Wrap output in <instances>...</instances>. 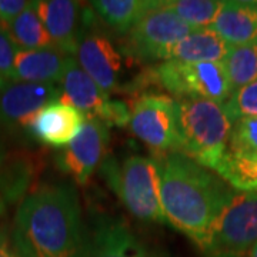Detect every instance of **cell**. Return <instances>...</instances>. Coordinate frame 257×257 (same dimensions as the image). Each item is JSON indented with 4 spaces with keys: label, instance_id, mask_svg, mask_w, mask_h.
Instances as JSON below:
<instances>
[{
    "label": "cell",
    "instance_id": "cell-1",
    "mask_svg": "<svg viewBox=\"0 0 257 257\" xmlns=\"http://www.w3.org/2000/svg\"><path fill=\"white\" fill-rule=\"evenodd\" d=\"M12 240L23 257H89L77 190L53 184L28 194L16 213Z\"/></svg>",
    "mask_w": 257,
    "mask_h": 257
},
{
    "label": "cell",
    "instance_id": "cell-2",
    "mask_svg": "<svg viewBox=\"0 0 257 257\" xmlns=\"http://www.w3.org/2000/svg\"><path fill=\"white\" fill-rule=\"evenodd\" d=\"M156 163L166 221L197 244L234 192L182 152L163 153Z\"/></svg>",
    "mask_w": 257,
    "mask_h": 257
},
{
    "label": "cell",
    "instance_id": "cell-3",
    "mask_svg": "<svg viewBox=\"0 0 257 257\" xmlns=\"http://www.w3.org/2000/svg\"><path fill=\"white\" fill-rule=\"evenodd\" d=\"M180 152L216 170L229 145L233 123L224 106L209 99H175Z\"/></svg>",
    "mask_w": 257,
    "mask_h": 257
},
{
    "label": "cell",
    "instance_id": "cell-4",
    "mask_svg": "<svg viewBox=\"0 0 257 257\" xmlns=\"http://www.w3.org/2000/svg\"><path fill=\"white\" fill-rule=\"evenodd\" d=\"M101 175L135 217L167 223L160 200V179L156 159L128 156L121 162L107 159Z\"/></svg>",
    "mask_w": 257,
    "mask_h": 257
},
{
    "label": "cell",
    "instance_id": "cell-5",
    "mask_svg": "<svg viewBox=\"0 0 257 257\" xmlns=\"http://www.w3.org/2000/svg\"><path fill=\"white\" fill-rule=\"evenodd\" d=\"M257 243V192H234L196 244L203 257H247Z\"/></svg>",
    "mask_w": 257,
    "mask_h": 257
},
{
    "label": "cell",
    "instance_id": "cell-6",
    "mask_svg": "<svg viewBox=\"0 0 257 257\" xmlns=\"http://www.w3.org/2000/svg\"><path fill=\"white\" fill-rule=\"evenodd\" d=\"M147 77L179 99H209L224 104L233 93L221 62L182 63L165 60L153 66Z\"/></svg>",
    "mask_w": 257,
    "mask_h": 257
},
{
    "label": "cell",
    "instance_id": "cell-7",
    "mask_svg": "<svg viewBox=\"0 0 257 257\" xmlns=\"http://www.w3.org/2000/svg\"><path fill=\"white\" fill-rule=\"evenodd\" d=\"M59 101L82 111L86 119L100 120L106 126H124L130 120L127 106L120 100H110L109 94L93 82L73 56L64 72Z\"/></svg>",
    "mask_w": 257,
    "mask_h": 257
},
{
    "label": "cell",
    "instance_id": "cell-8",
    "mask_svg": "<svg viewBox=\"0 0 257 257\" xmlns=\"http://www.w3.org/2000/svg\"><path fill=\"white\" fill-rule=\"evenodd\" d=\"M128 126L132 133L156 153L180 152L176 126L175 99L163 94H145L135 101Z\"/></svg>",
    "mask_w": 257,
    "mask_h": 257
},
{
    "label": "cell",
    "instance_id": "cell-9",
    "mask_svg": "<svg viewBox=\"0 0 257 257\" xmlns=\"http://www.w3.org/2000/svg\"><path fill=\"white\" fill-rule=\"evenodd\" d=\"M193 30L165 6L152 10L127 33V53L143 60H167L169 52Z\"/></svg>",
    "mask_w": 257,
    "mask_h": 257
},
{
    "label": "cell",
    "instance_id": "cell-10",
    "mask_svg": "<svg viewBox=\"0 0 257 257\" xmlns=\"http://www.w3.org/2000/svg\"><path fill=\"white\" fill-rule=\"evenodd\" d=\"M107 145V126L97 119H86L79 135L56 156L57 167L77 184H86L100 165Z\"/></svg>",
    "mask_w": 257,
    "mask_h": 257
},
{
    "label": "cell",
    "instance_id": "cell-11",
    "mask_svg": "<svg viewBox=\"0 0 257 257\" xmlns=\"http://www.w3.org/2000/svg\"><path fill=\"white\" fill-rule=\"evenodd\" d=\"M62 86L12 82L0 87V124L26 127L37 111L60 100Z\"/></svg>",
    "mask_w": 257,
    "mask_h": 257
},
{
    "label": "cell",
    "instance_id": "cell-12",
    "mask_svg": "<svg viewBox=\"0 0 257 257\" xmlns=\"http://www.w3.org/2000/svg\"><path fill=\"white\" fill-rule=\"evenodd\" d=\"M36 9L56 49L74 57L87 22L82 5L72 0H39Z\"/></svg>",
    "mask_w": 257,
    "mask_h": 257
},
{
    "label": "cell",
    "instance_id": "cell-13",
    "mask_svg": "<svg viewBox=\"0 0 257 257\" xmlns=\"http://www.w3.org/2000/svg\"><path fill=\"white\" fill-rule=\"evenodd\" d=\"M77 63L104 93L117 87L121 73V56L109 37L99 33L84 35L77 47Z\"/></svg>",
    "mask_w": 257,
    "mask_h": 257
},
{
    "label": "cell",
    "instance_id": "cell-14",
    "mask_svg": "<svg viewBox=\"0 0 257 257\" xmlns=\"http://www.w3.org/2000/svg\"><path fill=\"white\" fill-rule=\"evenodd\" d=\"M84 120V114L73 106L55 101L37 111L30 120L28 128L42 143L63 147L79 135Z\"/></svg>",
    "mask_w": 257,
    "mask_h": 257
},
{
    "label": "cell",
    "instance_id": "cell-15",
    "mask_svg": "<svg viewBox=\"0 0 257 257\" xmlns=\"http://www.w3.org/2000/svg\"><path fill=\"white\" fill-rule=\"evenodd\" d=\"M89 257H157L152 254L121 219L101 217L89 243Z\"/></svg>",
    "mask_w": 257,
    "mask_h": 257
},
{
    "label": "cell",
    "instance_id": "cell-16",
    "mask_svg": "<svg viewBox=\"0 0 257 257\" xmlns=\"http://www.w3.org/2000/svg\"><path fill=\"white\" fill-rule=\"evenodd\" d=\"M70 56L57 49L19 50L15 57L13 82L62 84Z\"/></svg>",
    "mask_w": 257,
    "mask_h": 257
},
{
    "label": "cell",
    "instance_id": "cell-17",
    "mask_svg": "<svg viewBox=\"0 0 257 257\" xmlns=\"http://www.w3.org/2000/svg\"><path fill=\"white\" fill-rule=\"evenodd\" d=\"M210 29L229 46L257 42V2H224Z\"/></svg>",
    "mask_w": 257,
    "mask_h": 257
},
{
    "label": "cell",
    "instance_id": "cell-18",
    "mask_svg": "<svg viewBox=\"0 0 257 257\" xmlns=\"http://www.w3.org/2000/svg\"><path fill=\"white\" fill-rule=\"evenodd\" d=\"M230 46L210 28L193 29L169 52L167 60L182 63H216L227 55Z\"/></svg>",
    "mask_w": 257,
    "mask_h": 257
},
{
    "label": "cell",
    "instance_id": "cell-19",
    "mask_svg": "<svg viewBox=\"0 0 257 257\" xmlns=\"http://www.w3.org/2000/svg\"><path fill=\"white\" fill-rule=\"evenodd\" d=\"M157 0H97L92 2V9L111 29L126 33L147 13L162 6Z\"/></svg>",
    "mask_w": 257,
    "mask_h": 257
},
{
    "label": "cell",
    "instance_id": "cell-20",
    "mask_svg": "<svg viewBox=\"0 0 257 257\" xmlns=\"http://www.w3.org/2000/svg\"><path fill=\"white\" fill-rule=\"evenodd\" d=\"M5 29L9 32L18 50L56 49L42 19L39 18L36 2H30L28 8Z\"/></svg>",
    "mask_w": 257,
    "mask_h": 257
},
{
    "label": "cell",
    "instance_id": "cell-21",
    "mask_svg": "<svg viewBox=\"0 0 257 257\" xmlns=\"http://www.w3.org/2000/svg\"><path fill=\"white\" fill-rule=\"evenodd\" d=\"M36 163L28 156L18 155L0 163V197L5 203H15L26 193L35 180Z\"/></svg>",
    "mask_w": 257,
    "mask_h": 257
},
{
    "label": "cell",
    "instance_id": "cell-22",
    "mask_svg": "<svg viewBox=\"0 0 257 257\" xmlns=\"http://www.w3.org/2000/svg\"><path fill=\"white\" fill-rule=\"evenodd\" d=\"M221 64L233 92L257 80V42L241 46H230Z\"/></svg>",
    "mask_w": 257,
    "mask_h": 257
},
{
    "label": "cell",
    "instance_id": "cell-23",
    "mask_svg": "<svg viewBox=\"0 0 257 257\" xmlns=\"http://www.w3.org/2000/svg\"><path fill=\"white\" fill-rule=\"evenodd\" d=\"M214 172L239 192H257V157L233 156L226 152Z\"/></svg>",
    "mask_w": 257,
    "mask_h": 257
},
{
    "label": "cell",
    "instance_id": "cell-24",
    "mask_svg": "<svg viewBox=\"0 0 257 257\" xmlns=\"http://www.w3.org/2000/svg\"><path fill=\"white\" fill-rule=\"evenodd\" d=\"M224 2L219 0H172L165 6L193 29L210 28L219 16Z\"/></svg>",
    "mask_w": 257,
    "mask_h": 257
},
{
    "label": "cell",
    "instance_id": "cell-25",
    "mask_svg": "<svg viewBox=\"0 0 257 257\" xmlns=\"http://www.w3.org/2000/svg\"><path fill=\"white\" fill-rule=\"evenodd\" d=\"M226 152L233 156L257 157V117H243L233 123Z\"/></svg>",
    "mask_w": 257,
    "mask_h": 257
},
{
    "label": "cell",
    "instance_id": "cell-26",
    "mask_svg": "<svg viewBox=\"0 0 257 257\" xmlns=\"http://www.w3.org/2000/svg\"><path fill=\"white\" fill-rule=\"evenodd\" d=\"M223 106L231 123L243 117H257V80L234 90Z\"/></svg>",
    "mask_w": 257,
    "mask_h": 257
},
{
    "label": "cell",
    "instance_id": "cell-27",
    "mask_svg": "<svg viewBox=\"0 0 257 257\" xmlns=\"http://www.w3.org/2000/svg\"><path fill=\"white\" fill-rule=\"evenodd\" d=\"M18 47L15 46L10 39L9 32L0 25V87L13 82V67L15 57L18 53Z\"/></svg>",
    "mask_w": 257,
    "mask_h": 257
},
{
    "label": "cell",
    "instance_id": "cell-28",
    "mask_svg": "<svg viewBox=\"0 0 257 257\" xmlns=\"http://www.w3.org/2000/svg\"><path fill=\"white\" fill-rule=\"evenodd\" d=\"M30 2L25 0H0V25L8 28L19 15L26 9Z\"/></svg>",
    "mask_w": 257,
    "mask_h": 257
},
{
    "label": "cell",
    "instance_id": "cell-29",
    "mask_svg": "<svg viewBox=\"0 0 257 257\" xmlns=\"http://www.w3.org/2000/svg\"><path fill=\"white\" fill-rule=\"evenodd\" d=\"M0 257H23L13 244V240L10 241L8 236L2 231H0Z\"/></svg>",
    "mask_w": 257,
    "mask_h": 257
},
{
    "label": "cell",
    "instance_id": "cell-30",
    "mask_svg": "<svg viewBox=\"0 0 257 257\" xmlns=\"http://www.w3.org/2000/svg\"><path fill=\"white\" fill-rule=\"evenodd\" d=\"M247 257H257V243L254 244V247L251 248V251L248 253Z\"/></svg>",
    "mask_w": 257,
    "mask_h": 257
},
{
    "label": "cell",
    "instance_id": "cell-31",
    "mask_svg": "<svg viewBox=\"0 0 257 257\" xmlns=\"http://www.w3.org/2000/svg\"><path fill=\"white\" fill-rule=\"evenodd\" d=\"M5 157H6V155H5V152H3V147H2V145H0V163L5 160Z\"/></svg>",
    "mask_w": 257,
    "mask_h": 257
}]
</instances>
